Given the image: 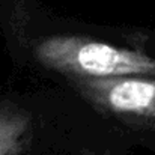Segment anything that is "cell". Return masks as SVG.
<instances>
[{
    "label": "cell",
    "instance_id": "cell-1",
    "mask_svg": "<svg viewBox=\"0 0 155 155\" xmlns=\"http://www.w3.org/2000/svg\"><path fill=\"white\" fill-rule=\"evenodd\" d=\"M35 54L44 66L78 78L155 77L154 57L81 36L48 38L36 45Z\"/></svg>",
    "mask_w": 155,
    "mask_h": 155
},
{
    "label": "cell",
    "instance_id": "cell-2",
    "mask_svg": "<svg viewBox=\"0 0 155 155\" xmlns=\"http://www.w3.org/2000/svg\"><path fill=\"white\" fill-rule=\"evenodd\" d=\"M77 86L87 100L104 110L155 120V77L80 78Z\"/></svg>",
    "mask_w": 155,
    "mask_h": 155
},
{
    "label": "cell",
    "instance_id": "cell-3",
    "mask_svg": "<svg viewBox=\"0 0 155 155\" xmlns=\"http://www.w3.org/2000/svg\"><path fill=\"white\" fill-rule=\"evenodd\" d=\"M32 136L30 113L12 103H0V155L24 154L30 146Z\"/></svg>",
    "mask_w": 155,
    "mask_h": 155
},
{
    "label": "cell",
    "instance_id": "cell-4",
    "mask_svg": "<svg viewBox=\"0 0 155 155\" xmlns=\"http://www.w3.org/2000/svg\"><path fill=\"white\" fill-rule=\"evenodd\" d=\"M84 155H92V154H84Z\"/></svg>",
    "mask_w": 155,
    "mask_h": 155
}]
</instances>
